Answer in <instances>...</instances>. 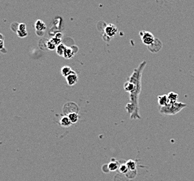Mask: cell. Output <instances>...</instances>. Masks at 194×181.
<instances>
[{
	"label": "cell",
	"mask_w": 194,
	"mask_h": 181,
	"mask_svg": "<svg viewBox=\"0 0 194 181\" xmlns=\"http://www.w3.org/2000/svg\"><path fill=\"white\" fill-rule=\"evenodd\" d=\"M146 65V62H143L138 68L134 70L132 75L129 77L134 84V88L130 93V101L126 105L125 109L127 113L130 114L132 119H140L141 116L139 114V98L141 91V77L142 72Z\"/></svg>",
	"instance_id": "1"
},
{
	"label": "cell",
	"mask_w": 194,
	"mask_h": 181,
	"mask_svg": "<svg viewBox=\"0 0 194 181\" xmlns=\"http://www.w3.org/2000/svg\"><path fill=\"white\" fill-rule=\"evenodd\" d=\"M186 107V105L182 102L168 103L166 106L162 107L160 109V113L162 114L174 115L181 111L182 109Z\"/></svg>",
	"instance_id": "2"
},
{
	"label": "cell",
	"mask_w": 194,
	"mask_h": 181,
	"mask_svg": "<svg viewBox=\"0 0 194 181\" xmlns=\"http://www.w3.org/2000/svg\"><path fill=\"white\" fill-rule=\"evenodd\" d=\"M143 43L146 45L150 47L155 43L156 39L151 32L147 31H141L139 33Z\"/></svg>",
	"instance_id": "3"
},
{
	"label": "cell",
	"mask_w": 194,
	"mask_h": 181,
	"mask_svg": "<svg viewBox=\"0 0 194 181\" xmlns=\"http://www.w3.org/2000/svg\"><path fill=\"white\" fill-rule=\"evenodd\" d=\"M118 32V29L114 25L109 24L105 27L104 33L107 35V36L112 38L115 36V35Z\"/></svg>",
	"instance_id": "4"
},
{
	"label": "cell",
	"mask_w": 194,
	"mask_h": 181,
	"mask_svg": "<svg viewBox=\"0 0 194 181\" xmlns=\"http://www.w3.org/2000/svg\"><path fill=\"white\" fill-rule=\"evenodd\" d=\"M78 80V77L74 71L72 72L71 75H69L68 76L66 77V82L68 85L73 86L75 84Z\"/></svg>",
	"instance_id": "5"
},
{
	"label": "cell",
	"mask_w": 194,
	"mask_h": 181,
	"mask_svg": "<svg viewBox=\"0 0 194 181\" xmlns=\"http://www.w3.org/2000/svg\"><path fill=\"white\" fill-rule=\"evenodd\" d=\"M157 100H158L159 105L161 107L166 106V105L168 104V99L167 95L159 96L157 97Z\"/></svg>",
	"instance_id": "6"
},
{
	"label": "cell",
	"mask_w": 194,
	"mask_h": 181,
	"mask_svg": "<svg viewBox=\"0 0 194 181\" xmlns=\"http://www.w3.org/2000/svg\"><path fill=\"white\" fill-rule=\"evenodd\" d=\"M35 28L37 31L44 32L46 29V25L43 21L41 20H38L35 23Z\"/></svg>",
	"instance_id": "7"
},
{
	"label": "cell",
	"mask_w": 194,
	"mask_h": 181,
	"mask_svg": "<svg viewBox=\"0 0 194 181\" xmlns=\"http://www.w3.org/2000/svg\"><path fill=\"white\" fill-rule=\"evenodd\" d=\"M168 103H175L177 102V98H178V94L174 92H170L168 94Z\"/></svg>",
	"instance_id": "8"
},
{
	"label": "cell",
	"mask_w": 194,
	"mask_h": 181,
	"mask_svg": "<svg viewBox=\"0 0 194 181\" xmlns=\"http://www.w3.org/2000/svg\"><path fill=\"white\" fill-rule=\"evenodd\" d=\"M60 123L62 126L69 127L72 124L71 120L68 118V116H64L60 120Z\"/></svg>",
	"instance_id": "9"
},
{
	"label": "cell",
	"mask_w": 194,
	"mask_h": 181,
	"mask_svg": "<svg viewBox=\"0 0 194 181\" xmlns=\"http://www.w3.org/2000/svg\"><path fill=\"white\" fill-rule=\"evenodd\" d=\"M68 118L72 123H76L79 120V115L76 112H72L68 114Z\"/></svg>",
	"instance_id": "10"
},
{
	"label": "cell",
	"mask_w": 194,
	"mask_h": 181,
	"mask_svg": "<svg viewBox=\"0 0 194 181\" xmlns=\"http://www.w3.org/2000/svg\"><path fill=\"white\" fill-rule=\"evenodd\" d=\"M72 72L73 71H72L71 68L70 66H66L65 65V66H64L61 69V74L63 76H65V77L68 76L69 75H71Z\"/></svg>",
	"instance_id": "11"
},
{
	"label": "cell",
	"mask_w": 194,
	"mask_h": 181,
	"mask_svg": "<svg viewBox=\"0 0 194 181\" xmlns=\"http://www.w3.org/2000/svg\"><path fill=\"white\" fill-rule=\"evenodd\" d=\"M74 56V52L71 48H66L64 54V57L65 59H71Z\"/></svg>",
	"instance_id": "12"
},
{
	"label": "cell",
	"mask_w": 194,
	"mask_h": 181,
	"mask_svg": "<svg viewBox=\"0 0 194 181\" xmlns=\"http://www.w3.org/2000/svg\"><path fill=\"white\" fill-rule=\"evenodd\" d=\"M66 48H67V47H65L64 44L61 43L60 45H58L57 47V55H59V56H64V52L65 50V49H66Z\"/></svg>",
	"instance_id": "13"
},
{
	"label": "cell",
	"mask_w": 194,
	"mask_h": 181,
	"mask_svg": "<svg viewBox=\"0 0 194 181\" xmlns=\"http://www.w3.org/2000/svg\"><path fill=\"white\" fill-rule=\"evenodd\" d=\"M126 164H127L128 169L130 171H135L136 170V164L134 160H132V159H130L128 160L127 163H126Z\"/></svg>",
	"instance_id": "14"
},
{
	"label": "cell",
	"mask_w": 194,
	"mask_h": 181,
	"mask_svg": "<svg viewBox=\"0 0 194 181\" xmlns=\"http://www.w3.org/2000/svg\"><path fill=\"white\" fill-rule=\"evenodd\" d=\"M118 168H119V166H118V163H117L116 162H114V161L111 162V163H109V165H108V169H109V171H116Z\"/></svg>",
	"instance_id": "15"
},
{
	"label": "cell",
	"mask_w": 194,
	"mask_h": 181,
	"mask_svg": "<svg viewBox=\"0 0 194 181\" xmlns=\"http://www.w3.org/2000/svg\"><path fill=\"white\" fill-rule=\"evenodd\" d=\"M119 171H120V173H127V171H129V169H128L127 164H122V165H120L119 166Z\"/></svg>",
	"instance_id": "16"
},
{
	"label": "cell",
	"mask_w": 194,
	"mask_h": 181,
	"mask_svg": "<svg viewBox=\"0 0 194 181\" xmlns=\"http://www.w3.org/2000/svg\"><path fill=\"white\" fill-rule=\"evenodd\" d=\"M46 45H47V48H48L49 50H54L55 48H57V46H56L51 41H49L47 42Z\"/></svg>",
	"instance_id": "17"
},
{
	"label": "cell",
	"mask_w": 194,
	"mask_h": 181,
	"mask_svg": "<svg viewBox=\"0 0 194 181\" xmlns=\"http://www.w3.org/2000/svg\"><path fill=\"white\" fill-rule=\"evenodd\" d=\"M50 41L52 42V43L55 45L56 46H58V45L61 44V39H58L57 37H54V38H52V39H50Z\"/></svg>",
	"instance_id": "18"
},
{
	"label": "cell",
	"mask_w": 194,
	"mask_h": 181,
	"mask_svg": "<svg viewBox=\"0 0 194 181\" xmlns=\"http://www.w3.org/2000/svg\"><path fill=\"white\" fill-rule=\"evenodd\" d=\"M17 34L18 35V36H20V38H24L27 36V31H20V30L18 29Z\"/></svg>",
	"instance_id": "19"
},
{
	"label": "cell",
	"mask_w": 194,
	"mask_h": 181,
	"mask_svg": "<svg viewBox=\"0 0 194 181\" xmlns=\"http://www.w3.org/2000/svg\"><path fill=\"white\" fill-rule=\"evenodd\" d=\"M18 30H20V31H27L26 25L25 23H20L18 25Z\"/></svg>",
	"instance_id": "20"
},
{
	"label": "cell",
	"mask_w": 194,
	"mask_h": 181,
	"mask_svg": "<svg viewBox=\"0 0 194 181\" xmlns=\"http://www.w3.org/2000/svg\"><path fill=\"white\" fill-rule=\"evenodd\" d=\"M4 41H3V40L0 39V50H2V49L4 48Z\"/></svg>",
	"instance_id": "21"
},
{
	"label": "cell",
	"mask_w": 194,
	"mask_h": 181,
	"mask_svg": "<svg viewBox=\"0 0 194 181\" xmlns=\"http://www.w3.org/2000/svg\"><path fill=\"white\" fill-rule=\"evenodd\" d=\"M61 36H62V35L61 34H58L56 35V36H55V37L58 38V39H61Z\"/></svg>",
	"instance_id": "22"
}]
</instances>
